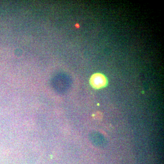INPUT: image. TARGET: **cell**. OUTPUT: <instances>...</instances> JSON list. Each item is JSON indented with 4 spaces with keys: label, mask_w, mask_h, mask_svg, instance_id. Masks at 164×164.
I'll list each match as a JSON object with an SVG mask.
<instances>
[{
    "label": "cell",
    "mask_w": 164,
    "mask_h": 164,
    "mask_svg": "<svg viewBox=\"0 0 164 164\" xmlns=\"http://www.w3.org/2000/svg\"><path fill=\"white\" fill-rule=\"evenodd\" d=\"M89 83L93 88L99 89L105 87L108 83V80L104 74L96 73L90 77Z\"/></svg>",
    "instance_id": "obj_1"
}]
</instances>
